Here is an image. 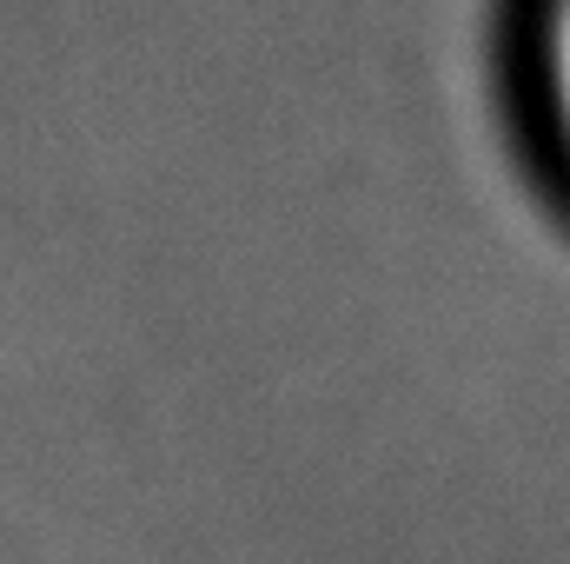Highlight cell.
I'll return each mask as SVG.
<instances>
[{"instance_id":"obj_1","label":"cell","mask_w":570,"mask_h":564,"mask_svg":"<svg viewBox=\"0 0 570 564\" xmlns=\"http://www.w3.org/2000/svg\"><path fill=\"white\" fill-rule=\"evenodd\" d=\"M524 94L558 173L570 179V0H524Z\"/></svg>"}]
</instances>
